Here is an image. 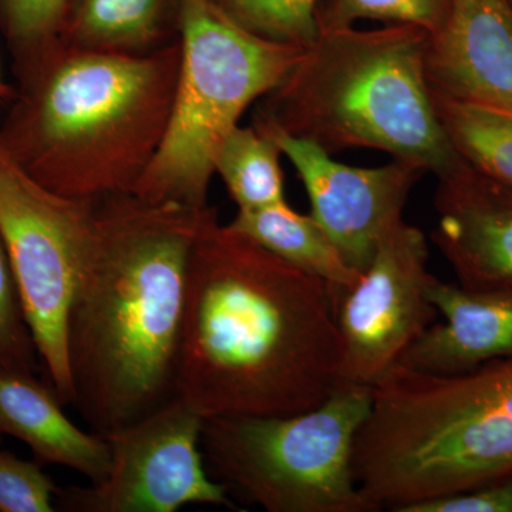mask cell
<instances>
[{
    "mask_svg": "<svg viewBox=\"0 0 512 512\" xmlns=\"http://www.w3.org/2000/svg\"><path fill=\"white\" fill-rule=\"evenodd\" d=\"M429 298L444 322L414 340L396 366L447 376L512 357V288L473 291L436 278Z\"/></svg>",
    "mask_w": 512,
    "mask_h": 512,
    "instance_id": "obj_14",
    "label": "cell"
},
{
    "mask_svg": "<svg viewBox=\"0 0 512 512\" xmlns=\"http://www.w3.org/2000/svg\"><path fill=\"white\" fill-rule=\"evenodd\" d=\"M180 43L167 131L131 194L202 210L225 138L251 104L285 79L306 47L249 32L212 0H181Z\"/></svg>",
    "mask_w": 512,
    "mask_h": 512,
    "instance_id": "obj_6",
    "label": "cell"
},
{
    "mask_svg": "<svg viewBox=\"0 0 512 512\" xmlns=\"http://www.w3.org/2000/svg\"><path fill=\"white\" fill-rule=\"evenodd\" d=\"M340 384L329 286L221 224L215 211L188 264L174 399L204 420L289 416Z\"/></svg>",
    "mask_w": 512,
    "mask_h": 512,
    "instance_id": "obj_1",
    "label": "cell"
},
{
    "mask_svg": "<svg viewBox=\"0 0 512 512\" xmlns=\"http://www.w3.org/2000/svg\"><path fill=\"white\" fill-rule=\"evenodd\" d=\"M431 92L441 126L457 153L512 187V114Z\"/></svg>",
    "mask_w": 512,
    "mask_h": 512,
    "instance_id": "obj_19",
    "label": "cell"
},
{
    "mask_svg": "<svg viewBox=\"0 0 512 512\" xmlns=\"http://www.w3.org/2000/svg\"><path fill=\"white\" fill-rule=\"evenodd\" d=\"M13 94H15V87L9 86V84L3 82L2 76H0V104H6V106H8L9 101L12 100Z\"/></svg>",
    "mask_w": 512,
    "mask_h": 512,
    "instance_id": "obj_26",
    "label": "cell"
},
{
    "mask_svg": "<svg viewBox=\"0 0 512 512\" xmlns=\"http://www.w3.org/2000/svg\"><path fill=\"white\" fill-rule=\"evenodd\" d=\"M204 419L173 399L107 434L109 473L86 487L59 488L56 511L174 512L187 505L238 510L221 484L212 480L201 453Z\"/></svg>",
    "mask_w": 512,
    "mask_h": 512,
    "instance_id": "obj_9",
    "label": "cell"
},
{
    "mask_svg": "<svg viewBox=\"0 0 512 512\" xmlns=\"http://www.w3.org/2000/svg\"><path fill=\"white\" fill-rule=\"evenodd\" d=\"M511 2H512V0H511Z\"/></svg>",
    "mask_w": 512,
    "mask_h": 512,
    "instance_id": "obj_28",
    "label": "cell"
},
{
    "mask_svg": "<svg viewBox=\"0 0 512 512\" xmlns=\"http://www.w3.org/2000/svg\"><path fill=\"white\" fill-rule=\"evenodd\" d=\"M429 244L421 229L397 222L372 262L340 301V382L373 387L437 319L430 302Z\"/></svg>",
    "mask_w": 512,
    "mask_h": 512,
    "instance_id": "obj_10",
    "label": "cell"
},
{
    "mask_svg": "<svg viewBox=\"0 0 512 512\" xmlns=\"http://www.w3.org/2000/svg\"><path fill=\"white\" fill-rule=\"evenodd\" d=\"M59 487L36 460L0 450V512H53Z\"/></svg>",
    "mask_w": 512,
    "mask_h": 512,
    "instance_id": "obj_24",
    "label": "cell"
},
{
    "mask_svg": "<svg viewBox=\"0 0 512 512\" xmlns=\"http://www.w3.org/2000/svg\"><path fill=\"white\" fill-rule=\"evenodd\" d=\"M453 0H319V32L353 28L362 20L384 25H412L429 35L446 22Z\"/></svg>",
    "mask_w": 512,
    "mask_h": 512,
    "instance_id": "obj_20",
    "label": "cell"
},
{
    "mask_svg": "<svg viewBox=\"0 0 512 512\" xmlns=\"http://www.w3.org/2000/svg\"><path fill=\"white\" fill-rule=\"evenodd\" d=\"M372 389L353 471L375 511L511 476L512 357L447 376L393 366Z\"/></svg>",
    "mask_w": 512,
    "mask_h": 512,
    "instance_id": "obj_5",
    "label": "cell"
},
{
    "mask_svg": "<svg viewBox=\"0 0 512 512\" xmlns=\"http://www.w3.org/2000/svg\"><path fill=\"white\" fill-rule=\"evenodd\" d=\"M426 64L434 92L512 114L511 0H453Z\"/></svg>",
    "mask_w": 512,
    "mask_h": 512,
    "instance_id": "obj_13",
    "label": "cell"
},
{
    "mask_svg": "<svg viewBox=\"0 0 512 512\" xmlns=\"http://www.w3.org/2000/svg\"><path fill=\"white\" fill-rule=\"evenodd\" d=\"M431 241L458 285L473 291L512 288V187L466 160L437 177Z\"/></svg>",
    "mask_w": 512,
    "mask_h": 512,
    "instance_id": "obj_12",
    "label": "cell"
},
{
    "mask_svg": "<svg viewBox=\"0 0 512 512\" xmlns=\"http://www.w3.org/2000/svg\"><path fill=\"white\" fill-rule=\"evenodd\" d=\"M281 150L274 138L254 126L235 127L218 151L220 175L238 211L259 210L285 202Z\"/></svg>",
    "mask_w": 512,
    "mask_h": 512,
    "instance_id": "obj_18",
    "label": "cell"
},
{
    "mask_svg": "<svg viewBox=\"0 0 512 512\" xmlns=\"http://www.w3.org/2000/svg\"><path fill=\"white\" fill-rule=\"evenodd\" d=\"M404 512H512V474L473 490L412 505Z\"/></svg>",
    "mask_w": 512,
    "mask_h": 512,
    "instance_id": "obj_25",
    "label": "cell"
},
{
    "mask_svg": "<svg viewBox=\"0 0 512 512\" xmlns=\"http://www.w3.org/2000/svg\"><path fill=\"white\" fill-rule=\"evenodd\" d=\"M372 402V387L342 383L308 412L204 420L205 468L229 497L268 512H375L353 471Z\"/></svg>",
    "mask_w": 512,
    "mask_h": 512,
    "instance_id": "obj_7",
    "label": "cell"
},
{
    "mask_svg": "<svg viewBox=\"0 0 512 512\" xmlns=\"http://www.w3.org/2000/svg\"><path fill=\"white\" fill-rule=\"evenodd\" d=\"M228 225L288 264L325 282L336 311L343 296L359 281L360 274L346 264L318 221L312 215L299 214L286 201L259 210L238 211Z\"/></svg>",
    "mask_w": 512,
    "mask_h": 512,
    "instance_id": "obj_17",
    "label": "cell"
},
{
    "mask_svg": "<svg viewBox=\"0 0 512 512\" xmlns=\"http://www.w3.org/2000/svg\"><path fill=\"white\" fill-rule=\"evenodd\" d=\"M96 202L47 190L19 167L0 143V235L40 367L64 407L73 403L67 315L92 241Z\"/></svg>",
    "mask_w": 512,
    "mask_h": 512,
    "instance_id": "obj_8",
    "label": "cell"
},
{
    "mask_svg": "<svg viewBox=\"0 0 512 512\" xmlns=\"http://www.w3.org/2000/svg\"><path fill=\"white\" fill-rule=\"evenodd\" d=\"M180 64V39L143 55L56 39L13 66L0 143L29 177L63 197L131 194L163 143Z\"/></svg>",
    "mask_w": 512,
    "mask_h": 512,
    "instance_id": "obj_3",
    "label": "cell"
},
{
    "mask_svg": "<svg viewBox=\"0 0 512 512\" xmlns=\"http://www.w3.org/2000/svg\"><path fill=\"white\" fill-rule=\"evenodd\" d=\"M66 5L67 0H0V32L13 66L55 42Z\"/></svg>",
    "mask_w": 512,
    "mask_h": 512,
    "instance_id": "obj_22",
    "label": "cell"
},
{
    "mask_svg": "<svg viewBox=\"0 0 512 512\" xmlns=\"http://www.w3.org/2000/svg\"><path fill=\"white\" fill-rule=\"evenodd\" d=\"M0 366L35 373V375L37 370L42 369L2 235H0Z\"/></svg>",
    "mask_w": 512,
    "mask_h": 512,
    "instance_id": "obj_23",
    "label": "cell"
},
{
    "mask_svg": "<svg viewBox=\"0 0 512 512\" xmlns=\"http://www.w3.org/2000/svg\"><path fill=\"white\" fill-rule=\"evenodd\" d=\"M254 124L274 138L291 161L308 192L312 217L346 264L362 274L384 235L403 220L410 192L426 173L399 160L382 167H352L259 117Z\"/></svg>",
    "mask_w": 512,
    "mask_h": 512,
    "instance_id": "obj_11",
    "label": "cell"
},
{
    "mask_svg": "<svg viewBox=\"0 0 512 512\" xmlns=\"http://www.w3.org/2000/svg\"><path fill=\"white\" fill-rule=\"evenodd\" d=\"M55 390L35 373L0 366V434L32 450L42 466H62L99 483L109 473V440L80 429L63 412Z\"/></svg>",
    "mask_w": 512,
    "mask_h": 512,
    "instance_id": "obj_15",
    "label": "cell"
},
{
    "mask_svg": "<svg viewBox=\"0 0 512 512\" xmlns=\"http://www.w3.org/2000/svg\"><path fill=\"white\" fill-rule=\"evenodd\" d=\"M215 208L99 198L67 315L72 407L101 434L175 397L192 248Z\"/></svg>",
    "mask_w": 512,
    "mask_h": 512,
    "instance_id": "obj_2",
    "label": "cell"
},
{
    "mask_svg": "<svg viewBox=\"0 0 512 512\" xmlns=\"http://www.w3.org/2000/svg\"><path fill=\"white\" fill-rule=\"evenodd\" d=\"M181 0H67L57 39L90 52L143 55L180 39Z\"/></svg>",
    "mask_w": 512,
    "mask_h": 512,
    "instance_id": "obj_16",
    "label": "cell"
},
{
    "mask_svg": "<svg viewBox=\"0 0 512 512\" xmlns=\"http://www.w3.org/2000/svg\"><path fill=\"white\" fill-rule=\"evenodd\" d=\"M249 32L301 47L311 46L319 35L316 9L319 0H212Z\"/></svg>",
    "mask_w": 512,
    "mask_h": 512,
    "instance_id": "obj_21",
    "label": "cell"
},
{
    "mask_svg": "<svg viewBox=\"0 0 512 512\" xmlns=\"http://www.w3.org/2000/svg\"><path fill=\"white\" fill-rule=\"evenodd\" d=\"M429 39L412 25L319 32L255 117L332 156L370 148L440 177L463 157L434 107Z\"/></svg>",
    "mask_w": 512,
    "mask_h": 512,
    "instance_id": "obj_4",
    "label": "cell"
},
{
    "mask_svg": "<svg viewBox=\"0 0 512 512\" xmlns=\"http://www.w3.org/2000/svg\"><path fill=\"white\" fill-rule=\"evenodd\" d=\"M0 437H2V434H0ZM0 441H2V440H0Z\"/></svg>",
    "mask_w": 512,
    "mask_h": 512,
    "instance_id": "obj_27",
    "label": "cell"
}]
</instances>
